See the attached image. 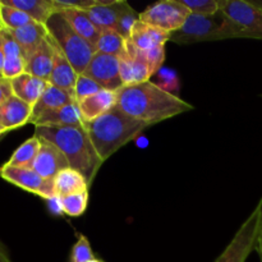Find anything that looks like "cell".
Listing matches in <instances>:
<instances>
[{
	"label": "cell",
	"instance_id": "obj_35",
	"mask_svg": "<svg viewBox=\"0 0 262 262\" xmlns=\"http://www.w3.org/2000/svg\"><path fill=\"white\" fill-rule=\"evenodd\" d=\"M142 53L145 54L146 59H147L148 64H150L151 69H152V73L155 74L156 72L160 71L164 60H165V46H159V48L151 49V50L147 51H142Z\"/></svg>",
	"mask_w": 262,
	"mask_h": 262
},
{
	"label": "cell",
	"instance_id": "obj_30",
	"mask_svg": "<svg viewBox=\"0 0 262 262\" xmlns=\"http://www.w3.org/2000/svg\"><path fill=\"white\" fill-rule=\"evenodd\" d=\"M140 20V13L136 12L129 4L124 0L123 3L122 12H120L119 19H118L117 27H115V31L122 36L125 40H129L130 33H132L133 27H135L136 23Z\"/></svg>",
	"mask_w": 262,
	"mask_h": 262
},
{
	"label": "cell",
	"instance_id": "obj_17",
	"mask_svg": "<svg viewBox=\"0 0 262 262\" xmlns=\"http://www.w3.org/2000/svg\"><path fill=\"white\" fill-rule=\"evenodd\" d=\"M128 41L140 50L147 51L151 49L159 48V46H165V43L170 41V33L159 30L142 20H138L133 27Z\"/></svg>",
	"mask_w": 262,
	"mask_h": 262
},
{
	"label": "cell",
	"instance_id": "obj_22",
	"mask_svg": "<svg viewBox=\"0 0 262 262\" xmlns=\"http://www.w3.org/2000/svg\"><path fill=\"white\" fill-rule=\"evenodd\" d=\"M72 102H76V97L73 95L49 83L40 99L32 106V117H31L30 123H32L36 118H38L48 110L56 109V107L72 104Z\"/></svg>",
	"mask_w": 262,
	"mask_h": 262
},
{
	"label": "cell",
	"instance_id": "obj_42",
	"mask_svg": "<svg viewBox=\"0 0 262 262\" xmlns=\"http://www.w3.org/2000/svg\"><path fill=\"white\" fill-rule=\"evenodd\" d=\"M3 30V26H2V23H0V31Z\"/></svg>",
	"mask_w": 262,
	"mask_h": 262
},
{
	"label": "cell",
	"instance_id": "obj_4",
	"mask_svg": "<svg viewBox=\"0 0 262 262\" xmlns=\"http://www.w3.org/2000/svg\"><path fill=\"white\" fill-rule=\"evenodd\" d=\"M229 38H250V36L222 10L212 15H197L191 13L183 27L170 35V41L178 45Z\"/></svg>",
	"mask_w": 262,
	"mask_h": 262
},
{
	"label": "cell",
	"instance_id": "obj_36",
	"mask_svg": "<svg viewBox=\"0 0 262 262\" xmlns=\"http://www.w3.org/2000/svg\"><path fill=\"white\" fill-rule=\"evenodd\" d=\"M13 95L14 94H13L12 83H10L9 79H0V106Z\"/></svg>",
	"mask_w": 262,
	"mask_h": 262
},
{
	"label": "cell",
	"instance_id": "obj_40",
	"mask_svg": "<svg viewBox=\"0 0 262 262\" xmlns=\"http://www.w3.org/2000/svg\"><path fill=\"white\" fill-rule=\"evenodd\" d=\"M5 133H8V132H7V130H5V129H4V128H3V127H2V124H0V138H2V137H3V136H4V135H5Z\"/></svg>",
	"mask_w": 262,
	"mask_h": 262
},
{
	"label": "cell",
	"instance_id": "obj_31",
	"mask_svg": "<svg viewBox=\"0 0 262 262\" xmlns=\"http://www.w3.org/2000/svg\"><path fill=\"white\" fill-rule=\"evenodd\" d=\"M182 4L197 15H212L220 10L219 0H181Z\"/></svg>",
	"mask_w": 262,
	"mask_h": 262
},
{
	"label": "cell",
	"instance_id": "obj_19",
	"mask_svg": "<svg viewBox=\"0 0 262 262\" xmlns=\"http://www.w3.org/2000/svg\"><path fill=\"white\" fill-rule=\"evenodd\" d=\"M10 83H12L14 96H17L18 99L23 100L25 102L33 106L41 97V95L43 94L49 82L37 78L32 74L23 73L20 76L15 77V78L10 79Z\"/></svg>",
	"mask_w": 262,
	"mask_h": 262
},
{
	"label": "cell",
	"instance_id": "obj_5",
	"mask_svg": "<svg viewBox=\"0 0 262 262\" xmlns=\"http://www.w3.org/2000/svg\"><path fill=\"white\" fill-rule=\"evenodd\" d=\"M45 28L51 43L63 53L72 67L76 69L77 74H83L96 54L95 46L87 42L73 30L61 12L54 13L45 23Z\"/></svg>",
	"mask_w": 262,
	"mask_h": 262
},
{
	"label": "cell",
	"instance_id": "obj_14",
	"mask_svg": "<svg viewBox=\"0 0 262 262\" xmlns=\"http://www.w3.org/2000/svg\"><path fill=\"white\" fill-rule=\"evenodd\" d=\"M32 105L27 104L17 96H10L0 106V124L7 132L23 127L31 122Z\"/></svg>",
	"mask_w": 262,
	"mask_h": 262
},
{
	"label": "cell",
	"instance_id": "obj_15",
	"mask_svg": "<svg viewBox=\"0 0 262 262\" xmlns=\"http://www.w3.org/2000/svg\"><path fill=\"white\" fill-rule=\"evenodd\" d=\"M118 102V92L109 91V90H101L100 92L91 95L86 99L78 101L79 112H81L82 120L84 123L92 122L99 117L104 115L109 110L117 105Z\"/></svg>",
	"mask_w": 262,
	"mask_h": 262
},
{
	"label": "cell",
	"instance_id": "obj_1",
	"mask_svg": "<svg viewBox=\"0 0 262 262\" xmlns=\"http://www.w3.org/2000/svg\"><path fill=\"white\" fill-rule=\"evenodd\" d=\"M117 105L128 115L150 125L193 110L191 104L151 81L120 89Z\"/></svg>",
	"mask_w": 262,
	"mask_h": 262
},
{
	"label": "cell",
	"instance_id": "obj_6",
	"mask_svg": "<svg viewBox=\"0 0 262 262\" xmlns=\"http://www.w3.org/2000/svg\"><path fill=\"white\" fill-rule=\"evenodd\" d=\"M262 220V197L246 222L230 241L224 252L215 262H246L253 250H256Z\"/></svg>",
	"mask_w": 262,
	"mask_h": 262
},
{
	"label": "cell",
	"instance_id": "obj_7",
	"mask_svg": "<svg viewBox=\"0 0 262 262\" xmlns=\"http://www.w3.org/2000/svg\"><path fill=\"white\" fill-rule=\"evenodd\" d=\"M189 14L181 0H161L140 13V20L171 35L183 27Z\"/></svg>",
	"mask_w": 262,
	"mask_h": 262
},
{
	"label": "cell",
	"instance_id": "obj_10",
	"mask_svg": "<svg viewBox=\"0 0 262 262\" xmlns=\"http://www.w3.org/2000/svg\"><path fill=\"white\" fill-rule=\"evenodd\" d=\"M83 74L94 79L102 90L118 92L124 87L120 77L119 58L117 56L96 53Z\"/></svg>",
	"mask_w": 262,
	"mask_h": 262
},
{
	"label": "cell",
	"instance_id": "obj_28",
	"mask_svg": "<svg viewBox=\"0 0 262 262\" xmlns=\"http://www.w3.org/2000/svg\"><path fill=\"white\" fill-rule=\"evenodd\" d=\"M33 20L25 12L15 8L9 7L0 2V23L5 30H18L26 25H30Z\"/></svg>",
	"mask_w": 262,
	"mask_h": 262
},
{
	"label": "cell",
	"instance_id": "obj_26",
	"mask_svg": "<svg viewBox=\"0 0 262 262\" xmlns=\"http://www.w3.org/2000/svg\"><path fill=\"white\" fill-rule=\"evenodd\" d=\"M41 147V138L37 136L28 138L13 152L7 164L18 168H32V164Z\"/></svg>",
	"mask_w": 262,
	"mask_h": 262
},
{
	"label": "cell",
	"instance_id": "obj_2",
	"mask_svg": "<svg viewBox=\"0 0 262 262\" xmlns=\"http://www.w3.org/2000/svg\"><path fill=\"white\" fill-rule=\"evenodd\" d=\"M35 136L54 143L68 160L69 168L86 178L91 186L102 160L97 155L90 136L81 127H36Z\"/></svg>",
	"mask_w": 262,
	"mask_h": 262
},
{
	"label": "cell",
	"instance_id": "obj_27",
	"mask_svg": "<svg viewBox=\"0 0 262 262\" xmlns=\"http://www.w3.org/2000/svg\"><path fill=\"white\" fill-rule=\"evenodd\" d=\"M125 45H127V40L123 38L117 31L106 30L100 32V37L95 45V49H96V53L119 58L125 51Z\"/></svg>",
	"mask_w": 262,
	"mask_h": 262
},
{
	"label": "cell",
	"instance_id": "obj_8",
	"mask_svg": "<svg viewBox=\"0 0 262 262\" xmlns=\"http://www.w3.org/2000/svg\"><path fill=\"white\" fill-rule=\"evenodd\" d=\"M220 10L243 28L250 38L262 40V7L246 0H219Z\"/></svg>",
	"mask_w": 262,
	"mask_h": 262
},
{
	"label": "cell",
	"instance_id": "obj_25",
	"mask_svg": "<svg viewBox=\"0 0 262 262\" xmlns=\"http://www.w3.org/2000/svg\"><path fill=\"white\" fill-rule=\"evenodd\" d=\"M64 15H66L67 20L69 25L73 27V30L81 36L82 38L90 42L91 45H96L97 40L100 37V30L94 25L91 18L89 17L86 10L79 9H66L61 10Z\"/></svg>",
	"mask_w": 262,
	"mask_h": 262
},
{
	"label": "cell",
	"instance_id": "obj_21",
	"mask_svg": "<svg viewBox=\"0 0 262 262\" xmlns=\"http://www.w3.org/2000/svg\"><path fill=\"white\" fill-rule=\"evenodd\" d=\"M124 0H105L100 5L86 10L94 25L101 31L114 30L117 27Z\"/></svg>",
	"mask_w": 262,
	"mask_h": 262
},
{
	"label": "cell",
	"instance_id": "obj_32",
	"mask_svg": "<svg viewBox=\"0 0 262 262\" xmlns=\"http://www.w3.org/2000/svg\"><path fill=\"white\" fill-rule=\"evenodd\" d=\"M26 73V59L23 55H8L5 56L4 67H3V78L13 79L20 74Z\"/></svg>",
	"mask_w": 262,
	"mask_h": 262
},
{
	"label": "cell",
	"instance_id": "obj_38",
	"mask_svg": "<svg viewBox=\"0 0 262 262\" xmlns=\"http://www.w3.org/2000/svg\"><path fill=\"white\" fill-rule=\"evenodd\" d=\"M0 262H13L10 260L7 248L4 247V245L2 242H0Z\"/></svg>",
	"mask_w": 262,
	"mask_h": 262
},
{
	"label": "cell",
	"instance_id": "obj_9",
	"mask_svg": "<svg viewBox=\"0 0 262 262\" xmlns=\"http://www.w3.org/2000/svg\"><path fill=\"white\" fill-rule=\"evenodd\" d=\"M0 177L9 183L48 201L56 197L54 181L43 179L32 168H18L5 163L0 168Z\"/></svg>",
	"mask_w": 262,
	"mask_h": 262
},
{
	"label": "cell",
	"instance_id": "obj_29",
	"mask_svg": "<svg viewBox=\"0 0 262 262\" xmlns=\"http://www.w3.org/2000/svg\"><path fill=\"white\" fill-rule=\"evenodd\" d=\"M60 204L61 211L66 215L71 217L81 216L86 211L87 205H89V191L61 197Z\"/></svg>",
	"mask_w": 262,
	"mask_h": 262
},
{
	"label": "cell",
	"instance_id": "obj_24",
	"mask_svg": "<svg viewBox=\"0 0 262 262\" xmlns=\"http://www.w3.org/2000/svg\"><path fill=\"white\" fill-rule=\"evenodd\" d=\"M56 197L69 196V194L79 193V192L89 191L90 184L87 183L86 178L72 168H67L61 170L54 179Z\"/></svg>",
	"mask_w": 262,
	"mask_h": 262
},
{
	"label": "cell",
	"instance_id": "obj_39",
	"mask_svg": "<svg viewBox=\"0 0 262 262\" xmlns=\"http://www.w3.org/2000/svg\"><path fill=\"white\" fill-rule=\"evenodd\" d=\"M256 251H257L258 256H260V261L262 262V220H261V228H260V234H258L257 245H256Z\"/></svg>",
	"mask_w": 262,
	"mask_h": 262
},
{
	"label": "cell",
	"instance_id": "obj_18",
	"mask_svg": "<svg viewBox=\"0 0 262 262\" xmlns=\"http://www.w3.org/2000/svg\"><path fill=\"white\" fill-rule=\"evenodd\" d=\"M9 31V30H8ZM19 48L22 49L25 59L27 60L36 50L41 46V43L48 38V31L45 26L40 23L32 22L30 25H26L18 30L9 31Z\"/></svg>",
	"mask_w": 262,
	"mask_h": 262
},
{
	"label": "cell",
	"instance_id": "obj_34",
	"mask_svg": "<svg viewBox=\"0 0 262 262\" xmlns=\"http://www.w3.org/2000/svg\"><path fill=\"white\" fill-rule=\"evenodd\" d=\"M94 258V251L89 239L83 234H81L72 248V262H89Z\"/></svg>",
	"mask_w": 262,
	"mask_h": 262
},
{
	"label": "cell",
	"instance_id": "obj_37",
	"mask_svg": "<svg viewBox=\"0 0 262 262\" xmlns=\"http://www.w3.org/2000/svg\"><path fill=\"white\" fill-rule=\"evenodd\" d=\"M5 54L4 48H3V32L0 31V79H3V67H4Z\"/></svg>",
	"mask_w": 262,
	"mask_h": 262
},
{
	"label": "cell",
	"instance_id": "obj_12",
	"mask_svg": "<svg viewBox=\"0 0 262 262\" xmlns=\"http://www.w3.org/2000/svg\"><path fill=\"white\" fill-rule=\"evenodd\" d=\"M40 138V137H38ZM69 168L68 160L54 143L41 138V147L32 164V169L48 181H54L64 169Z\"/></svg>",
	"mask_w": 262,
	"mask_h": 262
},
{
	"label": "cell",
	"instance_id": "obj_11",
	"mask_svg": "<svg viewBox=\"0 0 262 262\" xmlns=\"http://www.w3.org/2000/svg\"><path fill=\"white\" fill-rule=\"evenodd\" d=\"M119 68L124 86L150 81V77L154 74L145 54L129 41H127L125 51L119 56Z\"/></svg>",
	"mask_w": 262,
	"mask_h": 262
},
{
	"label": "cell",
	"instance_id": "obj_33",
	"mask_svg": "<svg viewBox=\"0 0 262 262\" xmlns=\"http://www.w3.org/2000/svg\"><path fill=\"white\" fill-rule=\"evenodd\" d=\"M101 90V86H99L94 79L84 74H79L76 82V89H74V97H76V101L78 102L96 92H100Z\"/></svg>",
	"mask_w": 262,
	"mask_h": 262
},
{
	"label": "cell",
	"instance_id": "obj_23",
	"mask_svg": "<svg viewBox=\"0 0 262 262\" xmlns=\"http://www.w3.org/2000/svg\"><path fill=\"white\" fill-rule=\"evenodd\" d=\"M0 2L15 9L22 10L33 22L43 26L56 12L54 0H0Z\"/></svg>",
	"mask_w": 262,
	"mask_h": 262
},
{
	"label": "cell",
	"instance_id": "obj_13",
	"mask_svg": "<svg viewBox=\"0 0 262 262\" xmlns=\"http://www.w3.org/2000/svg\"><path fill=\"white\" fill-rule=\"evenodd\" d=\"M32 124L35 127H81L83 120L76 101L42 113Z\"/></svg>",
	"mask_w": 262,
	"mask_h": 262
},
{
	"label": "cell",
	"instance_id": "obj_3",
	"mask_svg": "<svg viewBox=\"0 0 262 262\" xmlns=\"http://www.w3.org/2000/svg\"><path fill=\"white\" fill-rule=\"evenodd\" d=\"M148 125V123L130 117L115 105L97 119L84 123L83 127L89 133L97 155L104 163L120 147L135 140Z\"/></svg>",
	"mask_w": 262,
	"mask_h": 262
},
{
	"label": "cell",
	"instance_id": "obj_16",
	"mask_svg": "<svg viewBox=\"0 0 262 262\" xmlns=\"http://www.w3.org/2000/svg\"><path fill=\"white\" fill-rule=\"evenodd\" d=\"M54 55L55 48L48 36L40 48L26 60V73L49 82L54 67Z\"/></svg>",
	"mask_w": 262,
	"mask_h": 262
},
{
	"label": "cell",
	"instance_id": "obj_43",
	"mask_svg": "<svg viewBox=\"0 0 262 262\" xmlns=\"http://www.w3.org/2000/svg\"><path fill=\"white\" fill-rule=\"evenodd\" d=\"M256 3H257V4H258V5H261V7H262V3H258V2H256Z\"/></svg>",
	"mask_w": 262,
	"mask_h": 262
},
{
	"label": "cell",
	"instance_id": "obj_20",
	"mask_svg": "<svg viewBox=\"0 0 262 262\" xmlns=\"http://www.w3.org/2000/svg\"><path fill=\"white\" fill-rule=\"evenodd\" d=\"M55 48V46H54ZM78 78L76 69L72 67L68 59L63 55L61 51L55 48V55H54V67L51 72L49 83L53 86L59 87L64 91L69 92L74 96V89H76V82Z\"/></svg>",
	"mask_w": 262,
	"mask_h": 262
},
{
	"label": "cell",
	"instance_id": "obj_41",
	"mask_svg": "<svg viewBox=\"0 0 262 262\" xmlns=\"http://www.w3.org/2000/svg\"><path fill=\"white\" fill-rule=\"evenodd\" d=\"M89 262H104V261H102V260H99V258L95 257L94 260H91V261H89Z\"/></svg>",
	"mask_w": 262,
	"mask_h": 262
}]
</instances>
